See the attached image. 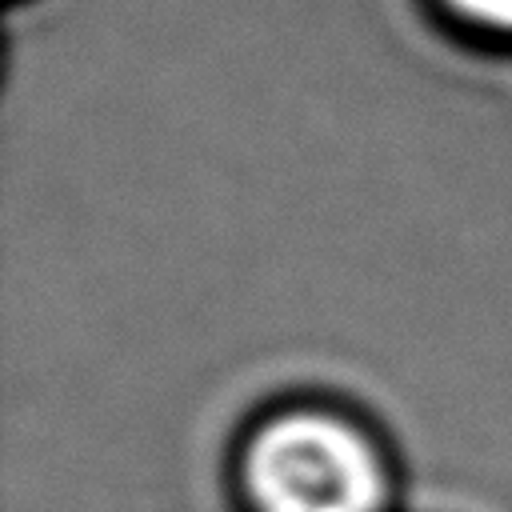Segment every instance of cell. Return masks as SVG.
<instances>
[{"instance_id":"cell-1","label":"cell","mask_w":512,"mask_h":512,"mask_svg":"<svg viewBox=\"0 0 512 512\" xmlns=\"http://www.w3.org/2000/svg\"><path fill=\"white\" fill-rule=\"evenodd\" d=\"M244 488L256 512H384L388 468L348 420L292 408L256 428L244 448Z\"/></svg>"},{"instance_id":"cell-2","label":"cell","mask_w":512,"mask_h":512,"mask_svg":"<svg viewBox=\"0 0 512 512\" xmlns=\"http://www.w3.org/2000/svg\"><path fill=\"white\" fill-rule=\"evenodd\" d=\"M452 4L464 20L496 28V32H512V0H444Z\"/></svg>"}]
</instances>
